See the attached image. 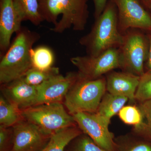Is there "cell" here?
<instances>
[{"instance_id": "obj_1", "label": "cell", "mask_w": 151, "mask_h": 151, "mask_svg": "<svg viewBox=\"0 0 151 151\" xmlns=\"http://www.w3.org/2000/svg\"><path fill=\"white\" fill-rule=\"evenodd\" d=\"M43 21L53 25L50 30L62 33L72 28L84 30L89 18L88 0H38Z\"/></svg>"}, {"instance_id": "obj_2", "label": "cell", "mask_w": 151, "mask_h": 151, "mask_svg": "<svg viewBox=\"0 0 151 151\" xmlns=\"http://www.w3.org/2000/svg\"><path fill=\"white\" fill-rule=\"evenodd\" d=\"M123 39L118 27L117 7L111 0H108L90 31L79 39V43L85 48L87 55L96 56L111 49L119 48Z\"/></svg>"}, {"instance_id": "obj_3", "label": "cell", "mask_w": 151, "mask_h": 151, "mask_svg": "<svg viewBox=\"0 0 151 151\" xmlns=\"http://www.w3.org/2000/svg\"><path fill=\"white\" fill-rule=\"evenodd\" d=\"M40 38L38 33L25 27L16 33L7 51L1 58V85L22 78L32 67L30 51Z\"/></svg>"}, {"instance_id": "obj_4", "label": "cell", "mask_w": 151, "mask_h": 151, "mask_svg": "<svg viewBox=\"0 0 151 151\" xmlns=\"http://www.w3.org/2000/svg\"><path fill=\"white\" fill-rule=\"evenodd\" d=\"M106 91L105 76L95 80L78 77L65 96L63 105L72 116L79 112L95 113Z\"/></svg>"}, {"instance_id": "obj_5", "label": "cell", "mask_w": 151, "mask_h": 151, "mask_svg": "<svg viewBox=\"0 0 151 151\" xmlns=\"http://www.w3.org/2000/svg\"><path fill=\"white\" fill-rule=\"evenodd\" d=\"M22 111L24 120L50 137L61 130L76 125L73 116L66 111L63 103L36 105Z\"/></svg>"}, {"instance_id": "obj_6", "label": "cell", "mask_w": 151, "mask_h": 151, "mask_svg": "<svg viewBox=\"0 0 151 151\" xmlns=\"http://www.w3.org/2000/svg\"><path fill=\"white\" fill-rule=\"evenodd\" d=\"M143 31L132 29L123 34L119 48L120 69L122 71L141 76L145 73V64L149 49L147 35Z\"/></svg>"}, {"instance_id": "obj_7", "label": "cell", "mask_w": 151, "mask_h": 151, "mask_svg": "<svg viewBox=\"0 0 151 151\" xmlns=\"http://www.w3.org/2000/svg\"><path fill=\"white\" fill-rule=\"evenodd\" d=\"M70 61L77 68L79 78L86 80L97 79L120 68L119 48L111 49L96 56L73 57Z\"/></svg>"}, {"instance_id": "obj_8", "label": "cell", "mask_w": 151, "mask_h": 151, "mask_svg": "<svg viewBox=\"0 0 151 151\" xmlns=\"http://www.w3.org/2000/svg\"><path fill=\"white\" fill-rule=\"evenodd\" d=\"M72 116L82 132L97 145L108 151H116L114 135L108 128L111 122L96 113L79 112Z\"/></svg>"}, {"instance_id": "obj_9", "label": "cell", "mask_w": 151, "mask_h": 151, "mask_svg": "<svg viewBox=\"0 0 151 151\" xmlns=\"http://www.w3.org/2000/svg\"><path fill=\"white\" fill-rule=\"evenodd\" d=\"M118 11V27L122 35L135 29L151 32V16L139 0H111Z\"/></svg>"}, {"instance_id": "obj_10", "label": "cell", "mask_w": 151, "mask_h": 151, "mask_svg": "<svg viewBox=\"0 0 151 151\" xmlns=\"http://www.w3.org/2000/svg\"><path fill=\"white\" fill-rule=\"evenodd\" d=\"M50 136L45 134L35 125L24 119L12 127L10 151H40L46 145Z\"/></svg>"}, {"instance_id": "obj_11", "label": "cell", "mask_w": 151, "mask_h": 151, "mask_svg": "<svg viewBox=\"0 0 151 151\" xmlns=\"http://www.w3.org/2000/svg\"><path fill=\"white\" fill-rule=\"evenodd\" d=\"M77 72H70L66 75L57 74L37 86V105L63 103L70 87L78 79Z\"/></svg>"}, {"instance_id": "obj_12", "label": "cell", "mask_w": 151, "mask_h": 151, "mask_svg": "<svg viewBox=\"0 0 151 151\" xmlns=\"http://www.w3.org/2000/svg\"><path fill=\"white\" fill-rule=\"evenodd\" d=\"M23 21L13 0H0V57L10 46L11 37L17 32Z\"/></svg>"}, {"instance_id": "obj_13", "label": "cell", "mask_w": 151, "mask_h": 151, "mask_svg": "<svg viewBox=\"0 0 151 151\" xmlns=\"http://www.w3.org/2000/svg\"><path fill=\"white\" fill-rule=\"evenodd\" d=\"M2 96L9 103L23 110L37 105V86L27 84L23 77L1 85Z\"/></svg>"}, {"instance_id": "obj_14", "label": "cell", "mask_w": 151, "mask_h": 151, "mask_svg": "<svg viewBox=\"0 0 151 151\" xmlns=\"http://www.w3.org/2000/svg\"><path fill=\"white\" fill-rule=\"evenodd\" d=\"M105 79L107 92L127 97L132 104L136 103L135 94L140 76L125 71L113 70L106 74Z\"/></svg>"}, {"instance_id": "obj_15", "label": "cell", "mask_w": 151, "mask_h": 151, "mask_svg": "<svg viewBox=\"0 0 151 151\" xmlns=\"http://www.w3.org/2000/svg\"><path fill=\"white\" fill-rule=\"evenodd\" d=\"M82 133L76 125L61 130L52 135L46 145L40 151H65L69 143Z\"/></svg>"}, {"instance_id": "obj_16", "label": "cell", "mask_w": 151, "mask_h": 151, "mask_svg": "<svg viewBox=\"0 0 151 151\" xmlns=\"http://www.w3.org/2000/svg\"><path fill=\"white\" fill-rule=\"evenodd\" d=\"M128 100L129 99L124 96L106 92L96 113L111 122V118L119 113Z\"/></svg>"}, {"instance_id": "obj_17", "label": "cell", "mask_w": 151, "mask_h": 151, "mask_svg": "<svg viewBox=\"0 0 151 151\" xmlns=\"http://www.w3.org/2000/svg\"><path fill=\"white\" fill-rule=\"evenodd\" d=\"M24 119L22 110L1 96L0 126L12 128Z\"/></svg>"}, {"instance_id": "obj_18", "label": "cell", "mask_w": 151, "mask_h": 151, "mask_svg": "<svg viewBox=\"0 0 151 151\" xmlns=\"http://www.w3.org/2000/svg\"><path fill=\"white\" fill-rule=\"evenodd\" d=\"M23 20L38 26L43 22L39 12L38 0H13Z\"/></svg>"}, {"instance_id": "obj_19", "label": "cell", "mask_w": 151, "mask_h": 151, "mask_svg": "<svg viewBox=\"0 0 151 151\" xmlns=\"http://www.w3.org/2000/svg\"><path fill=\"white\" fill-rule=\"evenodd\" d=\"M30 56L33 68L44 70L53 67L54 54L48 47L40 46L32 49Z\"/></svg>"}, {"instance_id": "obj_20", "label": "cell", "mask_w": 151, "mask_h": 151, "mask_svg": "<svg viewBox=\"0 0 151 151\" xmlns=\"http://www.w3.org/2000/svg\"><path fill=\"white\" fill-rule=\"evenodd\" d=\"M139 137L133 135L122 136L115 140L116 151H151V143L140 139Z\"/></svg>"}, {"instance_id": "obj_21", "label": "cell", "mask_w": 151, "mask_h": 151, "mask_svg": "<svg viewBox=\"0 0 151 151\" xmlns=\"http://www.w3.org/2000/svg\"><path fill=\"white\" fill-rule=\"evenodd\" d=\"M118 115L119 118L125 124L134 126V133L138 132L142 126V115L138 105L131 104L124 106L119 111Z\"/></svg>"}, {"instance_id": "obj_22", "label": "cell", "mask_w": 151, "mask_h": 151, "mask_svg": "<svg viewBox=\"0 0 151 151\" xmlns=\"http://www.w3.org/2000/svg\"><path fill=\"white\" fill-rule=\"evenodd\" d=\"M59 73V68L54 66L44 70L32 67L26 73L23 78L27 84L33 86H38L49 78Z\"/></svg>"}, {"instance_id": "obj_23", "label": "cell", "mask_w": 151, "mask_h": 151, "mask_svg": "<svg viewBox=\"0 0 151 151\" xmlns=\"http://www.w3.org/2000/svg\"><path fill=\"white\" fill-rule=\"evenodd\" d=\"M137 105L142 115L143 124L137 132L133 133L151 139V99L139 102Z\"/></svg>"}, {"instance_id": "obj_24", "label": "cell", "mask_w": 151, "mask_h": 151, "mask_svg": "<svg viewBox=\"0 0 151 151\" xmlns=\"http://www.w3.org/2000/svg\"><path fill=\"white\" fill-rule=\"evenodd\" d=\"M135 99L139 102L151 99V71H145L141 76Z\"/></svg>"}, {"instance_id": "obj_25", "label": "cell", "mask_w": 151, "mask_h": 151, "mask_svg": "<svg viewBox=\"0 0 151 151\" xmlns=\"http://www.w3.org/2000/svg\"><path fill=\"white\" fill-rule=\"evenodd\" d=\"M70 151H108L97 145L87 135H80L76 138Z\"/></svg>"}, {"instance_id": "obj_26", "label": "cell", "mask_w": 151, "mask_h": 151, "mask_svg": "<svg viewBox=\"0 0 151 151\" xmlns=\"http://www.w3.org/2000/svg\"><path fill=\"white\" fill-rule=\"evenodd\" d=\"M12 127L0 126V151H10L12 145Z\"/></svg>"}, {"instance_id": "obj_27", "label": "cell", "mask_w": 151, "mask_h": 151, "mask_svg": "<svg viewBox=\"0 0 151 151\" xmlns=\"http://www.w3.org/2000/svg\"><path fill=\"white\" fill-rule=\"evenodd\" d=\"M94 5V17L95 19L98 17L104 11L108 0H92Z\"/></svg>"}, {"instance_id": "obj_28", "label": "cell", "mask_w": 151, "mask_h": 151, "mask_svg": "<svg viewBox=\"0 0 151 151\" xmlns=\"http://www.w3.org/2000/svg\"><path fill=\"white\" fill-rule=\"evenodd\" d=\"M149 42V49L147 61L145 64V68L146 69L145 71H151V32L147 34Z\"/></svg>"}, {"instance_id": "obj_29", "label": "cell", "mask_w": 151, "mask_h": 151, "mask_svg": "<svg viewBox=\"0 0 151 151\" xmlns=\"http://www.w3.org/2000/svg\"><path fill=\"white\" fill-rule=\"evenodd\" d=\"M145 7H148L151 6V0H139Z\"/></svg>"}, {"instance_id": "obj_30", "label": "cell", "mask_w": 151, "mask_h": 151, "mask_svg": "<svg viewBox=\"0 0 151 151\" xmlns=\"http://www.w3.org/2000/svg\"><path fill=\"white\" fill-rule=\"evenodd\" d=\"M147 8L149 9L151 12V6H149Z\"/></svg>"}]
</instances>
